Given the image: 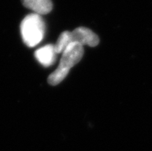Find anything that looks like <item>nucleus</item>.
I'll list each match as a JSON object with an SVG mask.
<instances>
[{"mask_svg": "<svg viewBox=\"0 0 152 151\" xmlns=\"http://www.w3.org/2000/svg\"><path fill=\"white\" fill-rule=\"evenodd\" d=\"M20 32L23 42L29 47L38 45L44 37L46 23L42 15L37 13L27 15L20 25Z\"/></svg>", "mask_w": 152, "mask_h": 151, "instance_id": "nucleus-1", "label": "nucleus"}, {"mask_svg": "<svg viewBox=\"0 0 152 151\" xmlns=\"http://www.w3.org/2000/svg\"><path fill=\"white\" fill-rule=\"evenodd\" d=\"M83 53V46L78 42H72L62 53L60 64L56 69L69 73L72 67L80 61Z\"/></svg>", "mask_w": 152, "mask_h": 151, "instance_id": "nucleus-2", "label": "nucleus"}, {"mask_svg": "<svg viewBox=\"0 0 152 151\" xmlns=\"http://www.w3.org/2000/svg\"><path fill=\"white\" fill-rule=\"evenodd\" d=\"M70 40L71 42H78L82 46L87 45L91 47H95L100 42V39L96 33L83 26L78 27L70 33Z\"/></svg>", "mask_w": 152, "mask_h": 151, "instance_id": "nucleus-3", "label": "nucleus"}, {"mask_svg": "<svg viewBox=\"0 0 152 151\" xmlns=\"http://www.w3.org/2000/svg\"><path fill=\"white\" fill-rule=\"evenodd\" d=\"M56 53L55 46L48 44L38 49L35 52V57L37 61L44 67L52 66L56 60Z\"/></svg>", "mask_w": 152, "mask_h": 151, "instance_id": "nucleus-4", "label": "nucleus"}, {"mask_svg": "<svg viewBox=\"0 0 152 151\" xmlns=\"http://www.w3.org/2000/svg\"><path fill=\"white\" fill-rule=\"evenodd\" d=\"M26 8L39 15H46L53 9L52 0H22Z\"/></svg>", "mask_w": 152, "mask_h": 151, "instance_id": "nucleus-5", "label": "nucleus"}, {"mask_svg": "<svg viewBox=\"0 0 152 151\" xmlns=\"http://www.w3.org/2000/svg\"><path fill=\"white\" fill-rule=\"evenodd\" d=\"M70 33L69 31H64L58 38L55 46V50H56V53H62L65 50V49L69 46L70 43H72L70 40Z\"/></svg>", "mask_w": 152, "mask_h": 151, "instance_id": "nucleus-6", "label": "nucleus"}]
</instances>
